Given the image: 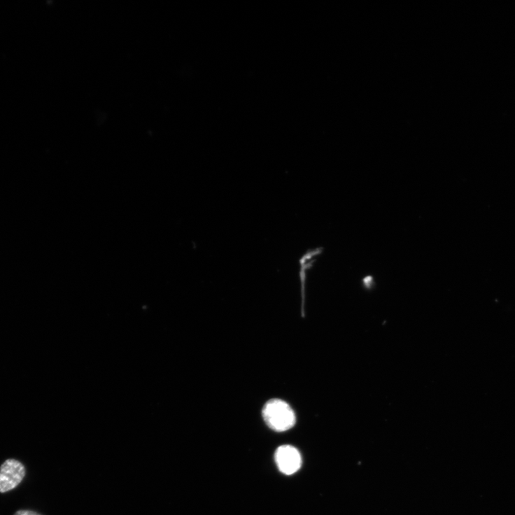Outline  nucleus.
Returning <instances> with one entry per match:
<instances>
[{
  "mask_svg": "<svg viewBox=\"0 0 515 515\" xmlns=\"http://www.w3.org/2000/svg\"><path fill=\"white\" fill-rule=\"evenodd\" d=\"M275 458L279 470L287 475L296 473L302 466L301 455L292 446L284 445L278 447Z\"/></svg>",
  "mask_w": 515,
  "mask_h": 515,
  "instance_id": "7ed1b4c3",
  "label": "nucleus"
},
{
  "mask_svg": "<svg viewBox=\"0 0 515 515\" xmlns=\"http://www.w3.org/2000/svg\"><path fill=\"white\" fill-rule=\"evenodd\" d=\"M263 417L267 425L278 432L292 429L296 424L294 410L281 400H271L264 406Z\"/></svg>",
  "mask_w": 515,
  "mask_h": 515,
  "instance_id": "f257e3e1",
  "label": "nucleus"
},
{
  "mask_svg": "<svg viewBox=\"0 0 515 515\" xmlns=\"http://www.w3.org/2000/svg\"><path fill=\"white\" fill-rule=\"evenodd\" d=\"M13 515H42L35 511L20 509L17 511Z\"/></svg>",
  "mask_w": 515,
  "mask_h": 515,
  "instance_id": "20e7f679",
  "label": "nucleus"
},
{
  "mask_svg": "<svg viewBox=\"0 0 515 515\" xmlns=\"http://www.w3.org/2000/svg\"><path fill=\"white\" fill-rule=\"evenodd\" d=\"M26 475L24 465L15 460L8 459L0 466V493H6L20 486Z\"/></svg>",
  "mask_w": 515,
  "mask_h": 515,
  "instance_id": "f03ea898",
  "label": "nucleus"
}]
</instances>
